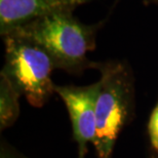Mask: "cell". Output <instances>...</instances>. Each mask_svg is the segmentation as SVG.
I'll return each instance as SVG.
<instances>
[{
	"label": "cell",
	"mask_w": 158,
	"mask_h": 158,
	"mask_svg": "<svg viewBox=\"0 0 158 158\" xmlns=\"http://www.w3.org/2000/svg\"><path fill=\"white\" fill-rule=\"evenodd\" d=\"M99 26L82 24L73 15V11L62 10L36 19L9 34L39 45L48 53L56 68L79 73L89 66H98L88 61L87 53L96 47Z\"/></svg>",
	"instance_id": "cell-1"
},
{
	"label": "cell",
	"mask_w": 158,
	"mask_h": 158,
	"mask_svg": "<svg viewBox=\"0 0 158 158\" xmlns=\"http://www.w3.org/2000/svg\"><path fill=\"white\" fill-rule=\"evenodd\" d=\"M100 90L96 102L97 137L94 146L99 158H112L119 132L127 121L132 100V80L119 62L98 64Z\"/></svg>",
	"instance_id": "cell-2"
},
{
	"label": "cell",
	"mask_w": 158,
	"mask_h": 158,
	"mask_svg": "<svg viewBox=\"0 0 158 158\" xmlns=\"http://www.w3.org/2000/svg\"><path fill=\"white\" fill-rule=\"evenodd\" d=\"M3 37L5 63L1 75L32 106H43L55 91L56 85L50 77L56 69L55 63L45 50L32 41L15 34Z\"/></svg>",
	"instance_id": "cell-3"
},
{
	"label": "cell",
	"mask_w": 158,
	"mask_h": 158,
	"mask_svg": "<svg viewBox=\"0 0 158 158\" xmlns=\"http://www.w3.org/2000/svg\"><path fill=\"white\" fill-rule=\"evenodd\" d=\"M99 90L100 81L87 86H55V91L64 101L70 115L79 158H83L87 152V144L96 141V102Z\"/></svg>",
	"instance_id": "cell-4"
},
{
	"label": "cell",
	"mask_w": 158,
	"mask_h": 158,
	"mask_svg": "<svg viewBox=\"0 0 158 158\" xmlns=\"http://www.w3.org/2000/svg\"><path fill=\"white\" fill-rule=\"evenodd\" d=\"M93 0H0V33L5 36L36 19L71 10Z\"/></svg>",
	"instance_id": "cell-5"
},
{
	"label": "cell",
	"mask_w": 158,
	"mask_h": 158,
	"mask_svg": "<svg viewBox=\"0 0 158 158\" xmlns=\"http://www.w3.org/2000/svg\"><path fill=\"white\" fill-rule=\"evenodd\" d=\"M19 94L8 80L1 75L0 81V124L1 128L15 122L19 115Z\"/></svg>",
	"instance_id": "cell-6"
},
{
	"label": "cell",
	"mask_w": 158,
	"mask_h": 158,
	"mask_svg": "<svg viewBox=\"0 0 158 158\" xmlns=\"http://www.w3.org/2000/svg\"><path fill=\"white\" fill-rule=\"evenodd\" d=\"M148 128H149L151 144L156 150H158V104L151 114Z\"/></svg>",
	"instance_id": "cell-7"
},
{
	"label": "cell",
	"mask_w": 158,
	"mask_h": 158,
	"mask_svg": "<svg viewBox=\"0 0 158 158\" xmlns=\"http://www.w3.org/2000/svg\"><path fill=\"white\" fill-rule=\"evenodd\" d=\"M144 1L148 3H158V0H144Z\"/></svg>",
	"instance_id": "cell-8"
},
{
	"label": "cell",
	"mask_w": 158,
	"mask_h": 158,
	"mask_svg": "<svg viewBox=\"0 0 158 158\" xmlns=\"http://www.w3.org/2000/svg\"><path fill=\"white\" fill-rule=\"evenodd\" d=\"M1 158H7V157H6V156H3V155H2V157H1Z\"/></svg>",
	"instance_id": "cell-9"
}]
</instances>
